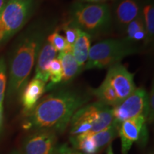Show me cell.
<instances>
[{
	"label": "cell",
	"instance_id": "cell-22",
	"mask_svg": "<svg viewBox=\"0 0 154 154\" xmlns=\"http://www.w3.org/2000/svg\"><path fill=\"white\" fill-rule=\"evenodd\" d=\"M142 30L146 29L145 26H144L143 17H142V15L140 14L137 18L135 19L134 20H133L131 22H130L129 24L127 25L126 28V37L125 38L128 40V41L132 42L134 34Z\"/></svg>",
	"mask_w": 154,
	"mask_h": 154
},
{
	"label": "cell",
	"instance_id": "cell-17",
	"mask_svg": "<svg viewBox=\"0 0 154 154\" xmlns=\"http://www.w3.org/2000/svg\"><path fill=\"white\" fill-rule=\"evenodd\" d=\"M119 125H117L114 121L106 129L101 131L91 134L92 139L95 143L98 150L103 149L106 146L110 144V143L119 135Z\"/></svg>",
	"mask_w": 154,
	"mask_h": 154
},
{
	"label": "cell",
	"instance_id": "cell-2",
	"mask_svg": "<svg viewBox=\"0 0 154 154\" xmlns=\"http://www.w3.org/2000/svg\"><path fill=\"white\" fill-rule=\"evenodd\" d=\"M50 29V25L43 23L34 26L16 45L9 61L8 95H13L24 87Z\"/></svg>",
	"mask_w": 154,
	"mask_h": 154
},
{
	"label": "cell",
	"instance_id": "cell-12",
	"mask_svg": "<svg viewBox=\"0 0 154 154\" xmlns=\"http://www.w3.org/2000/svg\"><path fill=\"white\" fill-rule=\"evenodd\" d=\"M57 51L49 42L46 40L38 52L35 69V76L34 79H37L47 84L49 79V66L51 61L55 59Z\"/></svg>",
	"mask_w": 154,
	"mask_h": 154
},
{
	"label": "cell",
	"instance_id": "cell-31",
	"mask_svg": "<svg viewBox=\"0 0 154 154\" xmlns=\"http://www.w3.org/2000/svg\"><path fill=\"white\" fill-rule=\"evenodd\" d=\"M0 127H1V126H0Z\"/></svg>",
	"mask_w": 154,
	"mask_h": 154
},
{
	"label": "cell",
	"instance_id": "cell-5",
	"mask_svg": "<svg viewBox=\"0 0 154 154\" xmlns=\"http://www.w3.org/2000/svg\"><path fill=\"white\" fill-rule=\"evenodd\" d=\"M69 22L91 36L100 34L110 26V8L105 4L75 2L70 9Z\"/></svg>",
	"mask_w": 154,
	"mask_h": 154
},
{
	"label": "cell",
	"instance_id": "cell-27",
	"mask_svg": "<svg viewBox=\"0 0 154 154\" xmlns=\"http://www.w3.org/2000/svg\"><path fill=\"white\" fill-rule=\"evenodd\" d=\"M82 1L88 3H100L101 2H104L106 0H82Z\"/></svg>",
	"mask_w": 154,
	"mask_h": 154
},
{
	"label": "cell",
	"instance_id": "cell-21",
	"mask_svg": "<svg viewBox=\"0 0 154 154\" xmlns=\"http://www.w3.org/2000/svg\"><path fill=\"white\" fill-rule=\"evenodd\" d=\"M47 42H49L54 48L56 51H59V52L63 51H72L73 50L72 46L67 44L66 38L61 36L57 30L47 36Z\"/></svg>",
	"mask_w": 154,
	"mask_h": 154
},
{
	"label": "cell",
	"instance_id": "cell-3",
	"mask_svg": "<svg viewBox=\"0 0 154 154\" xmlns=\"http://www.w3.org/2000/svg\"><path fill=\"white\" fill-rule=\"evenodd\" d=\"M139 52L134 42L126 38H109L94 44L90 48L85 69L110 68L128 56Z\"/></svg>",
	"mask_w": 154,
	"mask_h": 154
},
{
	"label": "cell",
	"instance_id": "cell-30",
	"mask_svg": "<svg viewBox=\"0 0 154 154\" xmlns=\"http://www.w3.org/2000/svg\"><path fill=\"white\" fill-rule=\"evenodd\" d=\"M11 154H19V153L18 152H17V151H14V152H13V153H11Z\"/></svg>",
	"mask_w": 154,
	"mask_h": 154
},
{
	"label": "cell",
	"instance_id": "cell-4",
	"mask_svg": "<svg viewBox=\"0 0 154 154\" xmlns=\"http://www.w3.org/2000/svg\"><path fill=\"white\" fill-rule=\"evenodd\" d=\"M113 121L111 107L99 101L84 105L74 113L69 122L71 136L101 131Z\"/></svg>",
	"mask_w": 154,
	"mask_h": 154
},
{
	"label": "cell",
	"instance_id": "cell-8",
	"mask_svg": "<svg viewBox=\"0 0 154 154\" xmlns=\"http://www.w3.org/2000/svg\"><path fill=\"white\" fill-rule=\"evenodd\" d=\"M134 74L121 63L109 68L104 81L111 86L116 94L119 103L126 99L136 89L134 81Z\"/></svg>",
	"mask_w": 154,
	"mask_h": 154
},
{
	"label": "cell",
	"instance_id": "cell-7",
	"mask_svg": "<svg viewBox=\"0 0 154 154\" xmlns=\"http://www.w3.org/2000/svg\"><path fill=\"white\" fill-rule=\"evenodd\" d=\"M113 121L120 125L123 121L143 116H149V96L143 88H136L126 99L112 107Z\"/></svg>",
	"mask_w": 154,
	"mask_h": 154
},
{
	"label": "cell",
	"instance_id": "cell-13",
	"mask_svg": "<svg viewBox=\"0 0 154 154\" xmlns=\"http://www.w3.org/2000/svg\"><path fill=\"white\" fill-rule=\"evenodd\" d=\"M45 83L37 79H33L25 86L22 95V103L24 113L29 114L33 110L45 91Z\"/></svg>",
	"mask_w": 154,
	"mask_h": 154
},
{
	"label": "cell",
	"instance_id": "cell-1",
	"mask_svg": "<svg viewBox=\"0 0 154 154\" xmlns=\"http://www.w3.org/2000/svg\"><path fill=\"white\" fill-rule=\"evenodd\" d=\"M88 100L89 96L76 90L63 89L50 94L37 103L29 113L24 128L63 132L74 113Z\"/></svg>",
	"mask_w": 154,
	"mask_h": 154
},
{
	"label": "cell",
	"instance_id": "cell-23",
	"mask_svg": "<svg viewBox=\"0 0 154 154\" xmlns=\"http://www.w3.org/2000/svg\"><path fill=\"white\" fill-rule=\"evenodd\" d=\"M62 30L64 32L65 35H66L65 38H66L67 44L73 47L76 38H78L81 29L77 28L70 22H69L62 25Z\"/></svg>",
	"mask_w": 154,
	"mask_h": 154
},
{
	"label": "cell",
	"instance_id": "cell-10",
	"mask_svg": "<svg viewBox=\"0 0 154 154\" xmlns=\"http://www.w3.org/2000/svg\"><path fill=\"white\" fill-rule=\"evenodd\" d=\"M146 119L143 116H139L123 121L119 125V136L121 138L122 154L128 153L133 143L139 139L142 132L146 130Z\"/></svg>",
	"mask_w": 154,
	"mask_h": 154
},
{
	"label": "cell",
	"instance_id": "cell-24",
	"mask_svg": "<svg viewBox=\"0 0 154 154\" xmlns=\"http://www.w3.org/2000/svg\"><path fill=\"white\" fill-rule=\"evenodd\" d=\"M7 64L3 57L0 58V104H2L7 86Z\"/></svg>",
	"mask_w": 154,
	"mask_h": 154
},
{
	"label": "cell",
	"instance_id": "cell-11",
	"mask_svg": "<svg viewBox=\"0 0 154 154\" xmlns=\"http://www.w3.org/2000/svg\"><path fill=\"white\" fill-rule=\"evenodd\" d=\"M138 0H121L115 9L116 20L121 28L126 29L127 25L141 14Z\"/></svg>",
	"mask_w": 154,
	"mask_h": 154
},
{
	"label": "cell",
	"instance_id": "cell-15",
	"mask_svg": "<svg viewBox=\"0 0 154 154\" xmlns=\"http://www.w3.org/2000/svg\"><path fill=\"white\" fill-rule=\"evenodd\" d=\"M91 36L90 34L81 30L78 38L73 45L72 54L82 68L84 66L88 60V53L91 48Z\"/></svg>",
	"mask_w": 154,
	"mask_h": 154
},
{
	"label": "cell",
	"instance_id": "cell-28",
	"mask_svg": "<svg viewBox=\"0 0 154 154\" xmlns=\"http://www.w3.org/2000/svg\"><path fill=\"white\" fill-rule=\"evenodd\" d=\"M2 122V104H0V126Z\"/></svg>",
	"mask_w": 154,
	"mask_h": 154
},
{
	"label": "cell",
	"instance_id": "cell-19",
	"mask_svg": "<svg viewBox=\"0 0 154 154\" xmlns=\"http://www.w3.org/2000/svg\"><path fill=\"white\" fill-rule=\"evenodd\" d=\"M142 17L146 32V42H151L154 35V6L151 0L146 2L142 8Z\"/></svg>",
	"mask_w": 154,
	"mask_h": 154
},
{
	"label": "cell",
	"instance_id": "cell-20",
	"mask_svg": "<svg viewBox=\"0 0 154 154\" xmlns=\"http://www.w3.org/2000/svg\"><path fill=\"white\" fill-rule=\"evenodd\" d=\"M48 71H49V80L50 81V83L49 85L46 86L45 91L54 88L56 85L60 84L62 81V66H61L60 61L57 58H55L51 61Z\"/></svg>",
	"mask_w": 154,
	"mask_h": 154
},
{
	"label": "cell",
	"instance_id": "cell-14",
	"mask_svg": "<svg viewBox=\"0 0 154 154\" xmlns=\"http://www.w3.org/2000/svg\"><path fill=\"white\" fill-rule=\"evenodd\" d=\"M57 59L60 61L62 66V81L61 83L67 84L72 82L82 71L73 55L72 51H63L59 52Z\"/></svg>",
	"mask_w": 154,
	"mask_h": 154
},
{
	"label": "cell",
	"instance_id": "cell-16",
	"mask_svg": "<svg viewBox=\"0 0 154 154\" xmlns=\"http://www.w3.org/2000/svg\"><path fill=\"white\" fill-rule=\"evenodd\" d=\"M91 92L97 98L98 101L112 108L119 103L118 96L115 91L106 81H103L99 87L93 89Z\"/></svg>",
	"mask_w": 154,
	"mask_h": 154
},
{
	"label": "cell",
	"instance_id": "cell-29",
	"mask_svg": "<svg viewBox=\"0 0 154 154\" xmlns=\"http://www.w3.org/2000/svg\"><path fill=\"white\" fill-rule=\"evenodd\" d=\"M107 154H114V153H113L112 147H111V145H109V147H108V149H107Z\"/></svg>",
	"mask_w": 154,
	"mask_h": 154
},
{
	"label": "cell",
	"instance_id": "cell-18",
	"mask_svg": "<svg viewBox=\"0 0 154 154\" xmlns=\"http://www.w3.org/2000/svg\"><path fill=\"white\" fill-rule=\"evenodd\" d=\"M70 140L74 149L84 154H96L99 151L89 134L71 136Z\"/></svg>",
	"mask_w": 154,
	"mask_h": 154
},
{
	"label": "cell",
	"instance_id": "cell-6",
	"mask_svg": "<svg viewBox=\"0 0 154 154\" xmlns=\"http://www.w3.org/2000/svg\"><path fill=\"white\" fill-rule=\"evenodd\" d=\"M36 0H8L0 14V45L23 28L33 14Z\"/></svg>",
	"mask_w": 154,
	"mask_h": 154
},
{
	"label": "cell",
	"instance_id": "cell-26",
	"mask_svg": "<svg viewBox=\"0 0 154 154\" xmlns=\"http://www.w3.org/2000/svg\"><path fill=\"white\" fill-rule=\"evenodd\" d=\"M8 0H0V14H1L2 11L5 8L6 4H7Z\"/></svg>",
	"mask_w": 154,
	"mask_h": 154
},
{
	"label": "cell",
	"instance_id": "cell-9",
	"mask_svg": "<svg viewBox=\"0 0 154 154\" xmlns=\"http://www.w3.org/2000/svg\"><path fill=\"white\" fill-rule=\"evenodd\" d=\"M56 133L38 130L29 136L24 143V154H54L57 149Z\"/></svg>",
	"mask_w": 154,
	"mask_h": 154
},
{
	"label": "cell",
	"instance_id": "cell-25",
	"mask_svg": "<svg viewBox=\"0 0 154 154\" xmlns=\"http://www.w3.org/2000/svg\"><path fill=\"white\" fill-rule=\"evenodd\" d=\"M54 154H84L82 152L77 151L74 148H71L67 144L57 146Z\"/></svg>",
	"mask_w": 154,
	"mask_h": 154
}]
</instances>
